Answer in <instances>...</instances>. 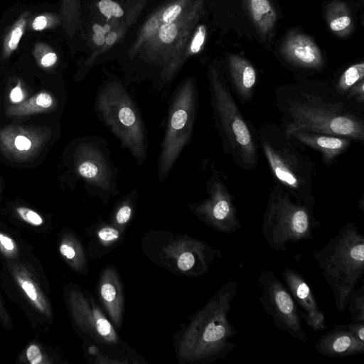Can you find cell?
I'll return each instance as SVG.
<instances>
[{"label":"cell","instance_id":"cell-49","mask_svg":"<svg viewBox=\"0 0 364 364\" xmlns=\"http://www.w3.org/2000/svg\"><path fill=\"white\" fill-rule=\"evenodd\" d=\"M360 209L363 211V198L360 200Z\"/></svg>","mask_w":364,"mask_h":364},{"label":"cell","instance_id":"cell-41","mask_svg":"<svg viewBox=\"0 0 364 364\" xmlns=\"http://www.w3.org/2000/svg\"><path fill=\"white\" fill-rule=\"evenodd\" d=\"M345 99L353 105L355 102L363 106L364 103V80L353 86L345 96Z\"/></svg>","mask_w":364,"mask_h":364},{"label":"cell","instance_id":"cell-35","mask_svg":"<svg viewBox=\"0 0 364 364\" xmlns=\"http://www.w3.org/2000/svg\"><path fill=\"white\" fill-rule=\"evenodd\" d=\"M157 30L160 42L165 45L173 43L178 34V27L174 21L164 23Z\"/></svg>","mask_w":364,"mask_h":364},{"label":"cell","instance_id":"cell-29","mask_svg":"<svg viewBox=\"0 0 364 364\" xmlns=\"http://www.w3.org/2000/svg\"><path fill=\"white\" fill-rule=\"evenodd\" d=\"M29 16L28 11L23 13L5 36L2 51L4 58H9L18 48L27 27Z\"/></svg>","mask_w":364,"mask_h":364},{"label":"cell","instance_id":"cell-5","mask_svg":"<svg viewBox=\"0 0 364 364\" xmlns=\"http://www.w3.org/2000/svg\"><path fill=\"white\" fill-rule=\"evenodd\" d=\"M93 108L136 164H144L149 147L146 127L136 100L117 77L110 75L100 85Z\"/></svg>","mask_w":364,"mask_h":364},{"label":"cell","instance_id":"cell-10","mask_svg":"<svg viewBox=\"0 0 364 364\" xmlns=\"http://www.w3.org/2000/svg\"><path fill=\"white\" fill-rule=\"evenodd\" d=\"M108 145L102 136H86L73 142L70 154L76 178L82 181L88 196L99 198L105 205L119 193L117 182L119 170L111 159Z\"/></svg>","mask_w":364,"mask_h":364},{"label":"cell","instance_id":"cell-43","mask_svg":"<svg viewBox=\"0 0 364 364\" xmlns=\"http://www.w3.org/2000/svg\"><path fill=\"white\" fill-rule=\"evenodd\" d=\"M344 326L355 337L364 342V322L352 321Z\"/></svg>","mask_w":364,"mask_h":364},{"label":"cell","instance_id":"cell-47","mask_svg":"<svg viewBox=\"0 0 364 364\" xmlns=\"http://www.w3.org/2000/svg\"><path fill=\"white\" fill-rule=\"evenodd\" d=\"M92 41L97 46H102L105 43V36L102 33H94L92 35Z\"/></svg>","mask_w":364,"mask_h":364},{"label":"cell","instance_id":"cell-2","mask_svg":"<svg viewBox=\"0 0 364 364\" xmlns=\"http://www.w3.org/2000/svg\"><path fill=\"white\" fill-rule=\"evenodd\" d=\"M237 282L230 281L173 334V346L181 364H210L225 358L235 348L230 339L237 331L228 318Z\"/></svg>","mask_w":364,"mask_h":364},{"label":"cell","instance_id":"cell-1","mask_svg":"<svg viewBox=\"0 0 364 364\" xmlns=\"http://www.w3.org/2000/svg\"><path fill=\"white\" fill-rule=\"evenodd\" d=\"M274 92L276 105L282 114L280 127L287 136L306 131L363 142L362 113L332 88L299 84L280 87Z\"/></svg>","mask_w":364,"mask_h":364},{"label":"cell","instance_id":"cell-37","mask_svg":"<svg viewBox=\"0 0 364 364\" xmlns=\"http://www.w3.org/2000/svg\"><path fill=\"white\" fill-rule=\"evenodd\" d=\"M15 210L18 215L24 222L33 227H40L44 223L42 216L29 208L21 206L16 208Z\"/></svg>","mask_w":364,"mask_h":364},{"label":"cell","instance_id":"cell-17","mask_svg":"<svg viewBox=\"0 0 364 364\" xmlns=\"http://www.w3.org/2000/svg\"><path fill=\"white\" fill-rule=\"evenodd\" d=\"M283 58L294 66L319 70L323 68V55L314 41L303 33L293 30L287 33L281 46Z\"/></svg>","mask_w":364,"mask_h":364},{"label":"cell","instance_id":"cell-40","mask_svg":"<svg viewBox=\"0 0 364 364\" xmlns=\"http://www.w3.org/2000/svg\"><path fill=\"white\" fill-rule=\"evenodd\" d=\"M206 37V28L204 25H200L196 29L190 44V54H196L200 51L205 43Z\"/></svg>","mask_w":364,"mask_h":364},{"label":"cell","instance_id":"cell-23","mask_svg":"<svg viewBox=\"0 0 364 364\" xmlns=\"http://www.w3.org/2000/svg\"><path fill=\"white\" fill-rule=\"evenodd\" d=\"M282 277L301 311L309 314L320 310L311 287L299 272L294 269L284 267Z\"/></svg>","mask_w":364,"mask_h":364},{"label":"cell","instance_id":"cell-19","mask_svg":"<svg viewBox=\"0 0 364 364\" xmlns=\"http://www.w3.org/2000/svg\"><path fill=\"white\" fill-rule=\"evenodd\" d=\"M126 232L109 220L97 219L86 228L89 257L97 259L112 252L124 241Z\"/></svg>","mask_w":364,"mask_h":364},{"label":"cell","instance_id":"cell-48","mask_svg":"<svg viewBox=\"0 0 364 364\" xmlns=\"http://www.w3.org/2000/svg\"><path fill=\"white\" fill-rule=\"evenodd\" d=\"M117 35L114 31L109 32L105 36V43L108 46L112 45L117 40Z\"/></svg>","mask_w":364,"mask_h":364},{"label":"cell","instance_id":"cell-21","mask_svg":"<svg viewBox=\"0 0 364 364\" xmlns=\"http://www.w3.org/2000/svg\"><path fill=\"white\" fill-rule=\"evenodd\" d=\"M230 82L234 92L242 103L250 102L257 82V72L245 58L230 54L227 59Z\"/></svg>","mask_w":364,"mask_h":364},{"label":"cell","instance_id":"cell-13","mask_svg":"<svg viewBox=\"0 0 364 364\" xmlns=\"http://www.w3.org/2000/svg\"><path fill=\"white\" fill-rule=\"evenodd\" d=\"M208 198L199 203H190V210L203 223L228 235L240 230V221L234 203L220 173L213 171L205 183Z\"/></svg>","mask_w":364,"mask_h":364},{"label":"cell","instance_id":"cell-32","mask_svg":"<svg viewBox=\"0 0 364 364\" xmlns=\"http://www.w3.org/2000/svg\"><path fill=\"white\" fill-rule=\"evenodd\" d=\"M33 56L41 68H50L55 65L58 61V55L54 50L43 43H38L33 50Z\"/></svg>","mask_w":364,"mask_h":364},{"label":"cell","instance_id":"cell-7","mask_svg":"<svg viewBox=\"0 0 364 364\" xmlns=\"http://www.w3.org/2000/svg\"><path fill=\"white\" fill-rule=\"evenodd\" d=\"M141 247L155 264L172 274L191 277L205 275L223 257L220 250L203 240L165 230L145 232L141 239Z\"/></svg>","mask_w":364,"mask_h":364},{"label":"cell","instance_id":"cell-3","mask_svg":"<svg viewBox=\"0 0 364 364\" xmlns=\"http://www.w3.org/2000/svg\"><path fill=\"white\" fill-rule=\"evenodd\" d=\"M256 136L276 183L298 202L314 208L315 166L306 146L273 123H264L256 131Z\"/></svg>","mask_w":364,"mask_h":364},{"label":"cell","instance_id":"cell-45","mask_svg":"<svg viewBox=\"0 0 364 364\" xmlns=\"http://www.w3.org/2000/svg\"><path fill=\"white\" fill-rule=\"evenodd\" d=\"M0 321L5 328H11V318L6 309L4 301L0 295Z\"/></svg>","mask_w":364,"mask_h":364},{"label":"cell","instance_id":"cell-44","mask_svg":"<svg viewBox=\"0 0 364 364\" xmlns=\"http://www.w3.org/2000/svg\"><path fill=\"white\" fill-rule=\"evenodd\" d=\"M24 98V93L22 90L21 82L20 81L11 89L9 94L10 101L14 104L21 102Z\"/></svg>","mask_w":364,"mask_h":364},{"label":"cell","instance_id":"cell-46","mask_svg":"<svg viewBox=\"0 0 364 364\" xmlns=\"http://www.w3.org/2000/svg\"><path fill=\"white\" fill-rule=\"evenodd\" d=\"M111 27L105 24V26H101L98 23H95L92 26V31L94 33L106 34L110 31Z\"/></svg>","mask_w":364,"mask_h":364},{"label":"cell","instance_id":"cell-20","mask_svg":"<svg viewBox=\"0 0 364 364\" xmlns=\"http://www.w3.org/2000/svg\"><path fill=\"white\" fill-rule=\"evenodd\" d=\"M290 136L304 146L309 147L321 154L323 163L330 168L336 159L346 152L353 140L340 136L298 131Z\"/></svg>","mask_w":364,"mask_h":364},{"label":"cell","instance_id":"cell-15","mask_svg":"<svg viewBox=\"0 0 364 364\" xmlns=\"http://www.w3.org/2000/svg\"><path fill=\"white\" fill-rule=\"evenodd\" d=\"M96 294L99 304L117 331L123 326L125 309L122 279L114 265L104 267L100 272Z\"/></svg>","mask_w":364,"mask_h":364},{"label":"cell","instance_id":"cell-39","mask_svg":"<svg viewBox=\"0 0 364 364\" xmlns=\"http://www.w3.org/2000/svg\"><path fill=\"white\" fill-rule=\"evenodd\" d=\"M25 356L31 364H41L48 363L46 354L43 353L41 347L37 344H30L25 350Z\"/></svg>","mask_w":364,"mask_h":364},{"label":"cell","instance_id":"cell-24","mask_svg":"<svg viewBox=\"0 0 364 364\" xmlns=\"http://www.w3.org/2000/svg\"><path fill=\"white\" fill-rule=\"evenodd\" d=\"M59 252L69 267L77 274L89 271V255L80 239L71 230L64 232L58 245Z\"/></svg>","mask_w":364,"mask_h":364},{"label":"cell","instance_id":"cell-9","mask_svg":"<svg viewBox=\"0 0 364 364\" xmlns=\"http://www.w3.org/2000/svg\"><path fill=\"white\" fill-rule=\"evenodd\" d=\"M198 91L194 77L182 80L173 92L157 164V177L164 182L184 148L192 141L198 109Z\"/></svg>","mask_w":364,"mask_h":364},{"label":"cell","instance_id":"cell-33","mask_svg":"<svg viewBox=\"0 0 364 364\" xmlns=\"http://www.w3.org/2000/svg\"><path fill=\"white\" fill-rule=\"evenodd\" d=\"M0 252L10 262L17 261L20 257L18 247L15 240L7 233L0 230Z\"/></svg>","mask_w":364,"mask_h":364},{"label":"cell","instance_id":"cell-11","mask_svg":"<svg viewBox=\"0 0 364 364\" xmlns=\"http://www.w3.org/2000/svg\"><path fill=\"white\" fill-rule=\"evenodd\" d=\"M65 298L73 326L82 341L101 345L124 346L122 341L93 295L78 285L69 284Z\"/></svg>","mask_w":364,"mask_h":364},{"label":"cell","instance_id":"cell-42","mask_svg":"<svg viewBox=\"0 0 364 364\" xmlns=\"http://www.w3.org/2000/svg\"><path fill=\"white\" fill-rule=\"evenodd\" d=\"M183 11L182 5L178 3L167 6L161 14V19L164 23H171L175 21Z\"/></svg>","mask_w":364,"mask_h":364},{"label":"cell","instance_id":"cell-30","mask_svg":"<svg viewBox=\"0 0 364 364\" xmlns=\"http://www.w3.org/2000/svg\"><path fill=\"white\" fill-rule=\"evenodd\" d=\"M364 80V63L360 62L348 67L339 77L333 91L345 98L349 90Z\"/></svg>","mask_w":364,"mask_h":364},{"label":"cell","instance_id":"cell-38","mask_svg":"<svg viewBox=\"0 0 364 364\" xmlns=\"http://www.w3.org/2000/svg\"><path fill=\"white\" fill-rule=\"evenodd\" d=\"M58 23V18L53 14H43L34 18L31 22V28L36 31L54 27Z\"/></svg>","mask_w":364,"mask_h":364},{"label":"cell","instance_id":"cell-4","mask_svg":"<svg viewBox=\"0 0 364 364\" xmlns=\"http://www.w3.org/2000/svg\"><path fill=\"white\" fill-rule=\"evenodd\" d=\"M208 77L215 127L223 149L239 168L254 170L259 158L256 131L240 112L219 63L210 65Z\"/></svg>","mask_w":364,"mask_h":364},{"label":"cell","instance_id":"cell-6","mask_svg":"<svg viewBox=\"0 0 364 364\" xmlns=\"http://www.w3.org/2000/svg\"><path fill=\"white\" fill-rule=\"evenodd\" d=\"M318 268L331 288L336 309L343 312L364 274V237L349 222L326 245L314 251Z\"/></svg>","mask_w":364,"mask_h":364},{"label":"cell","instance_id":"cell-18","mask_svg":"<svg viewBox=\"0 0 364 364\" xmlns=\"http://www.w3.org/2000/svg\"><path fill=\"white\" fill-rule=\"evenodd\" d=\"M321 355L340 358L364 353V342L355 337L344 325H336L321 336L314 345Z\"/></svg>","mask_w":364,"mask_h":364},{"label":"cell","instance_id":"cell-12","mask_svg":"<svg viewBox=\"0 0 364 364\" xmlns=\"http://www.w3.org/2000/svg\"><path fill=\"white\" fill-rule=\"evenodd\" d=\"M259 301L273 324L304 343L308 337L301 325L300 309L285 285L270 270L262 271L257 279Z\"/></svg>","mask_w":364,"mask_h":364},{"label":"cell","instance_id":"cell-16","mask_svg":"<svg viewBox=\"0 0 364 364\" xmlns=\"http://www.w3.org/2000/svg\"><path fill=\"white\" fill-rule=\"evenodd\" d=\"M8 268L17 294L24 301L23 306H28L31 311L41 318L50 321L53 319V311L50 301L34 275L19 261L9 263Z\"/></svg>","mask_w":364,"mask_h":364},{"label":"cell","instance_id":"cell-22","mask_svg":"<svg viewBox=\"0 0 364 364\" xmlns=\"http://www.w3.org/2000/svg\"><path fill=\"white\" fill-rule=\"evenodd\" d=\"M85 357L94 363H144L146 360L127 344L125 346L101 345L83 341Z\"/></svg>","mask_w":364,"mask_h":364},{"label":"cell","instance_id":"cell-31","mask_svg":"<svg viewBox=\"0 0 364 364\" xmlns=\"http://www.w3.org/2000/svg\"><path fill=\"white\" fill-rule=\"evenodd\" d=\"M352 321L364 322V286L351 294L348 305Z\"/></svg>","mask_w":364,"mask_h":364},{"label":"cell","instance_id":"cell-36","mask_svg":"<svg viewBox=\"0 0 364 364\" xmlns=\"http://www.w3.org/2000/svg\"><path fill=\"white\" fill-rule=\"evenodd\" d=\"M97 6L101 14L107 18H119L124 14V11L120 5L112 0H100Z\"/></svg>","mask_w":364,"mask_h":364},{"label":"cell","instance_id":"cell-25","mask_svg":"<svg viewBox=\"0 0 364 364\" xmlns=\"http://www.w3.org/2000/svg\"><path fill=\"white\" fill-rule=\"evenodd\" d=\"M245 10L257 33L263 39L271 36L277 13L270 0H242Z\"/></svg>","mask_w":364,"mask_h":364},{"label":"cell","instance_id":"cell-8","mask_svg":"<svg viewBox=\"0 0 364 364\" xmlns=\"http://www.w3.org/2000/svg\"><path fill=\"white\" fill-rule=\"evenodd\" d=\"M320 226L314 208L298 202L282 186H273L262 225V233L272 249L286 252L288 242L311 240Z\"/></svg>","mask_w":364,"mask_h":364},{"label":"cell","instance_id":"cell-26","mask_svg":"<svg viewBox=\"0 0 364 364\" xmlns=\"http://www.w3.org/2000/svg\"><path fill=\"white\" fill-rule=\"evenodd\" d=\"M326 20L329 29L336 36L343 38L353 31L354 24L348 5L340 0H333L326 8Z\"/></svg>","mask_w":364,"mask_h":364},{"label":"cell","instance_id":"cell-14","mask_svg":"<svg viewBox=\"0 0 364 364\" xmlns=\"http://www.w3.org/2000/svg\"><path fill=\"white\" fill-rule=\"evenodd\" d=\"M51 135L50 130L28 126H8L0 130V149L15 160L36 156Z\"/></svg>","mask_w":364,"mask_h":364},{"label":"cell","instance_id":"cell-34","mask_svg":"<svg viewBox=\"0 0 364 364\" xmlns=\"http://www.w3.org/2000/svg\"><path fill=\"white\" fill-rule=\"evenodd\" d=\"M300 316L314 331H321L327 328L324 312L321 309L309 314L300 311Z\"/></svg>","mask_w":364,"mask_h":364},{"label":"cell","instance_id":"cell-27","mask_svg":"<svg viewBox=\"0 0 364 364\" xmlns=\"http://www.w3.org/2000/svg\"><path fill=\"white\" fill-rule=\"evenodd\" d=\"M138 192L133 189L120 198L114 205L108 220L119 229L126 231L134 217Z\"/></svg>","mask_w":364,"mask_h":364},{"label":"cell","instance_id":"cell-28","mask_svg":"<svg viewBox=\"0 0 364 364\" xmlns=\"http://www.w3.org/2000/svg\"><path fill=\"white\" fill-rule=\"evenodd\" d=\"M56 105L54 97L48 92H41L16 105L10 106L6 113L9 117H22L50 110Z\"/></svg>","mask_w":364,"mask_h":364}]
</instances>
